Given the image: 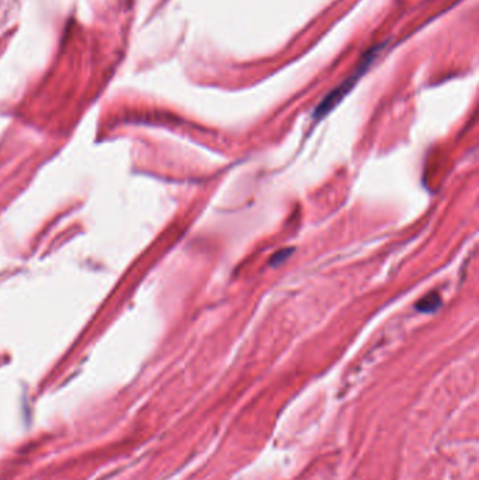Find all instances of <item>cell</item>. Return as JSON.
I'll use <instances>...</instances> for the list:
<instances>
[{"mask_svg":"<svg viewBox=\"0 0 479 480\" xmlns=\"http://www.w3.org/2000/svg\"><path fill=\"white\" fill-rule=\"evenodd\" d=\"M441 303H443V301H441L440 295L437 292H430L416 303V309L421 313H433L441 306Z\"/></svg>","mask_w":479,"mask_h":480,"instance_id":"1","label":"cell"},{"mask_svg":"<svg viewBox=\"0 0 479 480\" xmlns=\"http://www.w3.org/2000/svg\"><path fill=\"white\" fill-rule=\"evenodd\" d=\"M292 251H294V249H283L277 251V253H274L272 258H270V265H272V267H276V265L283 264L288 257L291 256Z\"/></svg>","mask_w":479,"mask_h":480,"instance_id":"2","label":"cell"}]
</instances>
